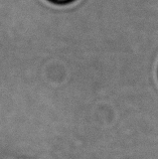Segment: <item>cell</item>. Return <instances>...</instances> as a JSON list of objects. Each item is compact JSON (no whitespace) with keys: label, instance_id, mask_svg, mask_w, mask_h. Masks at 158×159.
Segmentation results:
<instances>
[{"label":"cell","instance_id":"obj_1","mask_svg":"<svg viewBox=\"0 0 158 159\" xmlns=\"http://www.w3.org/2000/svg\"><path fill=\"white\" fill-rule=\"evenodd\" d=\"M52 2H56V3H66V2H70L72 0H51Z\"/></svg>","mask_w":158,"mask_h":159}]
</instances>
